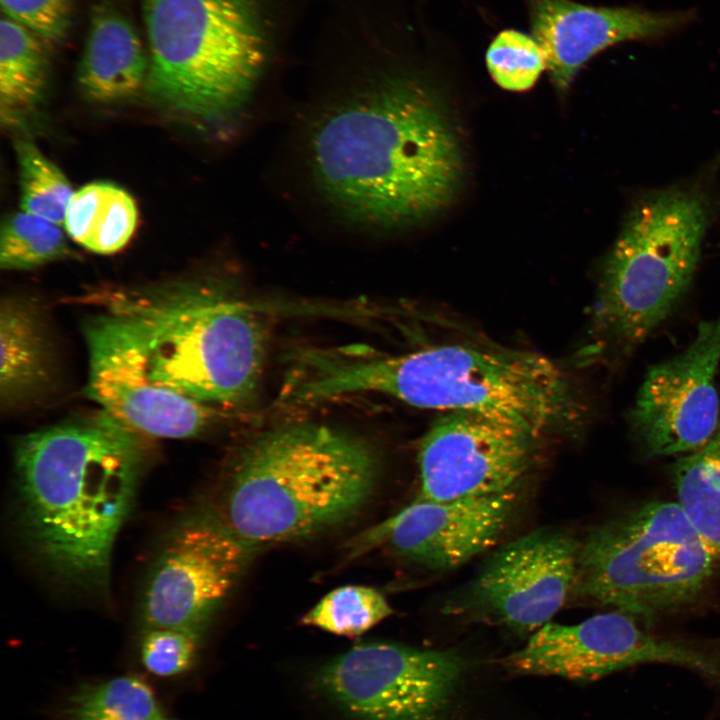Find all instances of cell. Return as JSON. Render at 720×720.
Segmentation results:
<instances>
[{"label":"cell","mask_w":720,"mask_h":720,"mask_svg":"<svg viewBox=\"0 0 720 720\" xmlns=\"http://www.w3.org/2000/svg\"><path fill=\"white\" fill-rule=\"evenodd\" d=\"M313 179L350 220L414 224L455 196L463 157L454 123L425 84L394 78L333 107L313 129Z\"/></svg>","instance_id":"6da1fadb"},{"label":"cell","mask_w":720,"mask_h":720,"mask_svg":"<svg viewBox=\"0 0 720 720\" xmlns=\"http://www.w3.org/2000/svg\"><path fill=\"white\" fill-rule=\"evenodd\" d=\"M365 392L485 416L540 438L575 429L585 416L575 383L556 362L502 347L443 343L396 355L313 350L298 359L288 384L295 404Z\"/></svg>","instance_id":"7a4b0ae2"},{"label":"cell","mask_w":720,"mask_h":720,"mask_svg":"<svg viewBox=\"0 0 720 720\" xmlns=\"http://www.w3.org/2000/svg\"><path fill=\"white\" fill-rule=\"evenodd\" d=\"M143 436L106 412L30 433L15 454L24 534L54 573L107 584L113 546L135 495Z\"/></svg>","instance_id":"3957f363"},{"label":"cell","mask_w":720,"mask_h":720,"mask_svg":"<svg viewBox=\"0 0 720 720\" xmlns=\"http://www.w3.org/2000/svg\"><path fill=\"white\" fill-rule=\"evenodd\" d=\"M364 440L316 423L283 425L236 456L218 516L248 546L294 541L339 525L362 508L378 475Z\"/></svg>","instance_id":"277c9868"},{"label":"cell","mask_w":720,"mask_h":720,"mask_svg":"<svg viewBox=\"0 0 720 720\" xmlns=\"http://www.w3.org/2000/svg\"><path fill=\"white\" fill-rule=\"evenodd\" d=\"M106 306L132 327L158 384L209 408L241 406L254 396L265 328L222 288L181 283L116 292Z\"/></svg>","instance_id":"5b68a950"},{"label":"cell","mask_w":720,"mask_h":720,"mask_svg":"<svg viewBox=\"0 0 720 720\" xmlns=\"http://www.w3.org/2000/svg\"><path fill=\"white\" fill-rule=\"evenodd\" d=\"M143 18L155 100L205 121L243 106L265 58L248 0H143Z\"/></svg>","instance_id":"8992f818"},{"label":"cell","mask_w":720,"mask_h":720,"mask_svg":"<svg viewBox=\"0 0 720 720\" xmlns=\"http://www.w3.org/2000/svg\"><path fill=\"white\" fill-rule=\"evenodd\" d=\"M715 558L677 501L648 502L580 541L574 594L655 617L695 599Z\"/></svg>","instance_id":"52a82bcc"},{"label":"cell","mask_w":720,"mask_h":720,"mask_svg":"<svg viewBox=\"0 0 720 720\" xmlns=\"http://www.w3.org/2000/svg\"><path fill=\"white\" fill-rule=\"evenodd\" d=\"M707 213L688 190L654 194L631 211L602 270L592 318L599 340L631 349L669 315L692 280Z\"/></svg>","instance_id":"ba28073f"},{"label":"cell","mask_w":720,"mask_h":720,"mask_svg":"<svg viewBox=\"0 0 720 720\" xmlns=\"http://www.w3.org/2000/svg\"><path fill=\"white\" fill-rule=\"evenodd\" d=\"M463 667L454 650L373 642L320 667L313 686L352 720H439Z\"/></svg>","instance_id":"9c48e42d"},{"label":"cell","mask_w":720,"mask_h":720,"mask_svg":"<svg viewBox=\"0 0 720 720\" xmlns=\"http://www.w3.org/2000/svg\"><path fill=\"white\" fill-rule=\"evenodd\" d=\"M580 541L567 531L539 529L492 553L444 607L447 614L535 632L574 594Z\"/></svg>","instance_id":"30bf717a"},{"label":"cell","mask_w":720,"mask_h":720,"mask_svg":"<svg viewBox=\"0 0 720 720\" xmlns=\"http://www.w3.org/2000/svg\"><path fill=\"white\" fill-rule=\"evenodd\" d=\"M647 663L685 667L720 682L719 658L648 632L619 610L570 625L549 622L502 661L511 673L578 681Z\"/></svg>","instance_id":"8fae6325"},{"label":"cell","mask_w":720,"mask_h":720,"mask_svg":"<svg viewBox=\"0 0 720 720\" xmlns=\"http://www.w3.org/2000/svg\"><path fill=\"white\" fill-rule=\"evenodd\" d=\"M250 546L211 514H194L166 538L147 578L142 618L148 628L201 634L226 598L247 560Z\"/></svg>","instance_id":"7c38bea8"},{"label":"cell","mask_w":720,"mask_h":720,"mask_svg":"<svg viewBox=\"0 0 720 720\" xmlns=\"http://www.w3.org/2000/svg\"><path fill=\"white\" fill-rule=\"evenodd\" d=\"M87 394L102 411L142 436L182 439L199 434L211 409L158 384L132 327L106 310L85 327Z\"/></svg>","instance_id":"4fadbf2b"},{"label":"cell","mask_w":720,"mask_h":720,"mask_svg":"<svg viewBox=\"0 0 720 720\" xmlns=\"http://www.w3.org/2000/svg\"><path fill=\"white\" fill-rule=\"evenodd\" d=\"M541 439L485 416L445 413L419 445L418 498L450 501L514 489L531 469Z\"/></svg>","instance_id":"5bb4252c"},{"label":"cell","mask_w":720,"mask_h":720,"mask_svg":"<svg viewBox=\"0 0 720 720\" xmlns=\"http://www.w3.org/2000/svg\"><path fill=\"white\" fill-rule=\"evenodd\" d=\"M719 363L720 313L700 323L685 351L648 371L631 413L645 455L682 456L714 436L720 426Z\"/></svg>","instance_id":"9a60e30c"},{"label":"cell","mask_w":720,"mask_h":720,"mask_svg":"<svg viewBox=\"0 0 720 720\" xmlns=\"http://www.w3.org/2000/svg\"><path fill=\"white\" fill-rule=\"evenodd\" d=\"M516 503L514 489L450 501L418 498L358 536L349 554L385 547L430 569L456 568L498 542Z\"/></svg>","instance_id":"2e32d148"},{"label":"cell","mask_w":720,"mask_h":720,"mask_svg":"<svg viewBox=\"0 0 720 720\" xmlns=\"http://www.w3.org/2000/svg\"><path fill=\"white\" fill-rule=\"evenodd\" d=\"M530 19L551 80L563 90L598 52L619 42L663 34L679 24L681 17L571 0H530Z\"/></svg>","instance_id":"e0dca14e"},{"label":"cell","mask_w":720,"mask_h":720,"mask_svg":"<svg viewBox=\"0 0 720 720\" xmlns=\"http://www.w3.org/2000/svg\"><path fill=\"white\" fill-rule=\"evenodd\" d=\"M149 58L133 24L114 5L96 4L77 69L80 90L97 102L127 99L146 86Z\"/></svg>","instance_id":"ac0fdd59"},{"label":"cell","mask_w":720,"mask_h":720,"mask_svg":"<svg viewBox=\"0 0 720 720\" xmlns=\"http://www.w3.org/2000/svg\"><path fill=\"white\" fill-rule=\"evenodd\" d=\"M0 344L1 401L10 406L37 392L49 376L46 339L28 304L14 298L2 301Z\"/></svg>","instance_id":"d6986e66"},{"label":"cell","mask_w":720,"mask_h":720,"mask_svg":"<svg viewBox=\"0 0 720 720\" xmlns=\"http://www.w3.org/2000/svg\"><path fill=\"white\" fill-rule=\"evenodd\" d=\"M138 223L133 197L109 182H93L74 191L64 219L68 236L83 248L109 255L123 249Z\"/></svg>","instance_id":"ffe728a7"},{"label":"cell","mask_w":720,"mask_h":720,"mask_svg":"<svg viewBox=\"0 0 720 720\" xmlns=\"http://www.w3.org/2000/svg\"><path fill=\"white\" fill-rule=\"evenodd\" d=\"M49 47L27 28L2 15L0 104L3 121H16L40 101L48 83Z\"/></svg>","instance_id":"44dd1931"},{"label":"cell","mask_w":720,"mask_h":720,"mask_svg":"<svg viewBox=\"0 0 720 720\" xmlns=\"http://www.w3.org/2000/svg\"><path fill=\"white\" fill-rule=\"evenodd\" d=\"M673 481L678 504L720 558V426L705 445L678 459Z\"/></svg>","instance_id":"7402d4cb"},{"label":"cell","mask_w":720,"mask_h":720,"mask_svg":"<svg viewBox=\"0 0 720 720\" xmlns=\"http://www.w3.org/2000/svg\"><path fill=\"white\" fill-rule=\"evenodd\" d=\"M61 720H172L150 687L133 676L110 679L72 696Z\"/></svg>","instance_id":"603a6c76"},{"label":"cell","mask_w":720,"mask_h":720,"mask_svg":"<svg viewBox=\"0 0 720 720\" xmlns=\"http://www.w3.org/2000/svg\"><path fill=\"white\" fill-rule=\"evenodd\" d=\"M393 610L378 590L347 585L327 593L302 622L339 636L355 637L389 617Z\"/></svg>","instance_id":"cb8c5ba5"},{"label":"cell","mask_w":720,"mask_h":720,"mask_svg":"<svg viewBox=\"0 0 720 720\" xmlns=\"http://www.w3.org/2000/svg\"><path fill=\"white\" fill-rule=\"evenodd\" d=\"M14 146L19 168L21 209L61 226L74 193L70 182L33 142L18 139Z\"/></svg>","instance_id":"d4e9b609"},{"label":"cell","mask_w":720,"mask_h":720,"mask_svg":"<svg viewBox=\"0 0 720 720\" xmlns=\"http://www.w3.org/2000/svg\"><path fill=\"white\" fill-rule=\"evenodd\" d=\"M71 255L61 226L20 211L8 217L1 229L0 266L29 270Z\"/></svg>","instance_id":"484cf974"},{"label":"cell","mask_w":720,"mask_h":720,"mask_svg":"<svg viewBox=\"0 0 720 720\" xmlns=\"http://www.w3.org/2000/svg\"><path fill=\"white\" fill-rule=\"evenodd\" d=\"M488 71L503 89H530L546 69L544 52L538 41L516 30L500 32L486 53Z\"/></svg>","instance_id":"4316f807"},{"label":"cell","mask_w":720,"mask_h":720,"mask_svg":"<svg viewBox=\"0 0 720 720\" xmlns=\"http://www.w3.org/2000/svg\"><path fill=\"white\" fill-rule=\"evenodd\" d=\"M199 633L177 628H148L141 643L145 668L157 676L178 675L190 668L196 655Z\"/></svg>","instance_id":"83f0119b"},{"label":"cell","mask_w":720,"mask_h":720,"mask_svg":"<svg viewBox=\"0 0 720 720\" xmlns=\"http://www.w3.org/2000/svg\"><path fill=\"white\" fill-rule=\"evenodd\" d=\"M2 15L48 45L62 43L72 24V0H0Z\"/></svg>","instance_id":"f1b7e54d"}]
</instances>
